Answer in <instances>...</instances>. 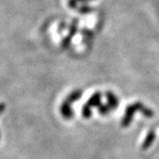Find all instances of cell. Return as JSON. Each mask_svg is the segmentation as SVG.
<instances>
[]
</instances>
